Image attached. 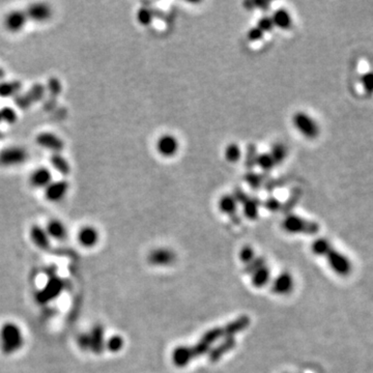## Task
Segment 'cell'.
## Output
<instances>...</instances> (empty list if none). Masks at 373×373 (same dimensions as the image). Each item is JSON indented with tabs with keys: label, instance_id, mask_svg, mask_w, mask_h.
Masks as SVG:
<instances>
[{
	"label": "cell",
	"instance_id": "6da1fadb",
	"mask_svg": "<svg viewBox=\"0 0 373 373\" xmlns=\"http://www.w3.org/2000/svg\"><path fill=\"white\" fill-rule=\"evenodd\" d=\"M312 251L318 256H325L330 268L340 277H348L353 271L351 259L331 245L327 238H317L312 244Z\"/></svg>",
	"mask_w": 373,
	"mask_h": 373
},
{
	"label": "cell",
	"instance_id": "7a4b0ae2",
	"mask_svg": "<svg viewBox=\"0 0 373 373\" xmlns=\"http://www.w3.org/2000/svg\"><path fill=\"white\" fill-rule=\"evenodd\" d=\"M25 343L22 329L15 323H5L0 328V350L4 355L19 352Z\"/></svg>",
	"mask_w": 373,
	"mask_h": 373
},
{
	"label": "cell",
	"instance_id": "3957f363",
	"mask_svg": "<svg viewBox=\"0 0 373 373\" xmlns=\"http://www.w3.org/2000/svg\"><path fill=\"white\" fill-rule=\"evenodd\" d=\"M78 346L83 352H91L96 355L102 354L106 350L105 331L103 326L97 325L88 333H82L77 339Z\"/></svg>",
	"mask_w": 373,
	"mask_h": 373
},
{
	"label": "cell",
	"instance_id": "277c9868",
	"mask_svg": "<svg viewBox=\"0 0 373 373\" xmlns=\"http://www.w3.org/2000/svg\"><path fill=\"white\" fill-rule=\"evenodd\" d=\"M28 152L22 146L11 145L0 150V166L4 168L18 167L27 161Z\"/></svg>",
	"mask_w": 373,
	"mask_h": 373
},
{
	"label": "cell",
	"instance_id": "5b68a950",
	"mask_svg": "<svg viewBox=\"0 0 373 373\" xmlns=\"http://www.w3.org/2000/svg\"><path fill=\"white\" fill-rule=\"evenodd\" d=\"M71 189L70 182L65 178L53 180L47 188L43 191L44 197L48 202L59 203L68 196Z\"/></svg>",
	"mask_w": 373,
	"mask_h": 373
},
{
	"label": "cell",
	"instance_id": "8992f818",
	"mask_svg": "<svg viewBox=\"0 0 373 373\" xmlns=\"http://www.w3.org/2000/svg\"><path fill=\"white\" fill-rule=\"evenodd\" d=\"M28 22L25 10L20 8H14L6 11L2 19L3 28L11 34H17L23 31Z\"/></svg>",
	"mask_w": 373,
	"mask_h": 373
},
{
	"label": "cell",
	"instance_id": "52a82bcc",
	"mask_svg": "<svg viewBox=\"0 0 373 373\" xmlns=\"http://www.w3.org/2000/svg\"><path fill=\"white\" fill-rule=\"evenodd\" d=\"M292 123L301 135L308 139H314L319 135V127L314 119L305 112H297L292 117Z\"/></svg>",
	"mask_w": 373,
	"mask_h": 373
},
{
	"label": "cell",
	"instance_id": "ba28073f",
	"mask_svg": "<svg viewBox=\"0 0 373 373\" xmlns=\"http://www.w3.org/2000/svg\"><path fill=\"white\" fill-rule=\"evenodd\" d=\"M284 230L289 233H305V234H314L318 231V225L314 222L305 220L299 216L289 215L285 218L282 223Z\"/></svg>",
	"mask_w": 373,
	"mask_h": 373
},
{
	"label": "cell",
	"instance_id": "9c48e42d",
	"mask_svg": "<svg viewBox=\"0 0 373 373\" xmlns=\"http://www.w3.org/2000/svg\"><path fill=\"white\" fill-rule=\"evenodd\" d=\"M29 22L43 24L48 22L53 16V8L47 2H32L24 8Z\"/></svg>",
	"mask_w": 373,
	"mask_h": 373
},
{
	"label": "cell",
	"instance_id": "30bf717a",
	"mask_svg": "<svg viewBox=\"0 0 373 373\" xmlns=\"http://www.w3.org/2000/svg\"><path fill=\"white\" fill-rule=\"evenodd\" d=\"M35 142L39 148L52 154H59L64 149L63 139L53 132H41L35 137Z\"/></svg>",
	"mask_w": 373,
	"mask_h": 373
},
{
	"label": "cell",
	"instance_id": "8fae6325",
	"mask_svg": "<svg viewBox=\"0 0 373 373\" xmlns=\"http://www.w3.org/2000/svg\"><path fill=\"white\" fill-rule=\"evenodd\" d=\"M54 180L53 171L50 167L38 166L31 170L28 177V183L31 188L44 191L50 183Z\"/></svg>",
	"mask_w": 373,
	"mask_h": 373
},
{
	"label": "cell",
	"instance_id": "7c38bea8",
	"mask_svg": "<svg viewBox=\"0 0 373 373\" xmlns=\"http://www.w3.org/2000/svg\"><path fill=\"white\" fill-rule=\"evenodd\" d=\"M156 149L162 157L171 158L178 154L180 150V142L176 136L165 134L158 139Z\"/></svg>",
	"mask_w": 373,
	"mask_h": 373
},
{
	"label": "cell",
	"instance_id": "4fadbf2b",
	"mask_svg": "<svg viewBox=\"0 0 373 373\" xmlns=\"http://www.w3.org/2000/svg\"><path fill=\"white\" fill-rule=\"evenodd\" d=\"M77 238L82 247L93 248L100 241V232L95 226L84 225L79 229Z\"/></svg>",
	"mask_w": 373,
	"mask_h": 373
},
{
	"label": "cell",
	"instance_id": "5bb4252c",
	"mask_svg": "<svg viewBox=\"0 0 373 373\" xmlns=\"http://www.w3.org/2000/svg\"><path fill=\"white\" fill-rule=\"evenodd\" d=\"M249 265V272L253 273L252 276V282L256 287H262L264 284L268 283L270 279V272L268 268L263 264L262 260L257 259V265L256 260L254 262H251Z\"/></svg>",
	"mask_w": 373,
	"mask_h": 373
},
{
	"label": "cell",
	"instance_id": "9a60e30c",
	"mask_svg": "<svg viewBox=\"0 0 373 373\" xmlns=\"http://www.w3.org/2000/svg\"><path fill=\"white\" fill-rule=\"evenodd\" d=\"M44 228L51 239L62 241V239L68 236V227L59 219L49 220Z\"/></svg>",
	"mask_w": 373,
	"mask_h": 373
},
{
	"label": "cell",
	"instance_id": "2e32d148",
	"mask_svg": "<svg viewBox=\"0 0 373 373\" xmlns=\"http://www.w3.org/2000/svg\"><path fill=\"white\" fill-rule=\"evenodd\" d=\"M29 237L32 244L39 250H47L50 247L51 238L42 226L32 225L29 229Z\"/></svg>",
	"mask_w": 373,
	"mask_h": 373
},
{
	"label": "cell",
	"instance_id": "e0dca14e",
	"mask_svg": "<svg viewBox=\"0 0 373 373\" xmlns=\"http://www.w3.org/2000/svg\"><path fill=\"white\" fill-rule=\"evenodd\" d=\"M50 164L53 170L57 171L61 178H65L70 175L71 172V164L69 160L66 159L61 153L59 154H52L50 158Z\"/></svg>",
	"mask_w": 373,
	"mask_h": 373
},
{
	"label": "cell",
	"instance_id": "ac0fdd59",
	"mask_svg": "<svg viewBox=\"0 0 373 373\" xmlns=\"http://www.w3.org/2000/svg\"><path fill=\"white\" fill-rule=\"evenodd\" d=\"M149 260L154 265H168L175 261V253L168 249H157L151 253Z\"/></svg>",
	"mask_w": 373,
	"mask_h": 373
},
{
	"label": "cell",
	"instance_id": "d6986e66",
	"mask_svg": "<svg viewBox=\"0 0 373 373\" xmlns=\"http://www.w3.org/2000/svg\"><path fill=\"white\" fill-rule=\"evenodd\" d=\"M294 287V280L289 274L283 273L278 276L273 284V290L279 295H286L292 290Z\"/></svg>",
	"mask_w": 373,
	"mask_h": 373
},
{
	"label": "cell",
	"instance_id": "ffe728a7",
	"mask_svg": "<svg viewBox=\"0 0 373 373\" xmlns=\"http://www.w3.org/2000/svg\"><path fill=\"white\" fill-rule=\"evenodd\" d=\"M274 23V27L279 29H289L292 25V18L289 14V11L284 8H279L275 10L273 16L271 17Z\"/></svg>",
	"mask_w": 373,
	"mask_h": 373
},
{
	"label": "cell",
	"instance_id": "44dd1931",
	"mask_svg": "<svg viewBox=\"0 0 373 373\" xmlns=\"http://www.w3.org/2000/svg\"><path fill=\"white\" fill-rule=\"evenodd\" d=\"M237 200L234 195H224L219 201V209L226 215H234L237 209Z\"/></svg>",
	"mask_w": 373,
	"mask_h": 373
},
{
	"label": "cell",
	"instance_id": "7402d4cb",
	"mask_svg": "<svg viewBox=\"0 0 373 373\" xmlns=\"http://www.w3.org/2000/svg\"><path fill=\"white\" fill-rule=\"evenodd\" d=\"M192 349L189 348H179L173 352L172 359L173 362L178 366H186L192 360Z\"/></svg>",
	"mask_w": 373,
	"mask_h": 373
},
{
	"label": "cell",
	"instance_id": "603a6c76",
	"mask_svg": "<svg viewBox=\"0 0 373 373\" xmlns=\"http://www.w3.org/2000/svg\"><path fill=\"white\" fill-rule=\"evenodd\" d=\"M243 204H244L245 216L251 220L256 219L258 216V208H259V203L256 199L248 197L243 202Z\"/></svg>",
	"mask_w": 373,
	"mask_h": 373
},
{
	"label": "cell",
	"instance_id": "cb8c5ba5",
	"mask_svg": "<svg viewBox=\"0 0 373 373\" xmlns=\"http://www.w3.org/2000/svg\"><path fill=\"white\" fill-rule=\"evenodd\" d=\"M60 290H61V282H59V280H55V281H52V282L49 281V284L46 286V288L43 291H41V294H39L38 300H41V301L42 299L50 300L54 296L58 295Z\"/></svg>",
	"mask_w": 373,
	"mask_h": 373
},
{
	"label": "cell",
	"instance_id": "d4e9b609",
	"mask_svg": "<svg viewBox=\"0 0 373 373\" xmlns=\"http://www.w3.org/2000/svg\"><path fill=\"white\" fill-rule=\"evenodd\" d=\"M224 156L229 163H236L242 157V152L236 143H230L226 146Z\"/></svg>",
	"mask_w": 373,
	"mask_h": 373
},
{
	"label": "cell",
	"instance_id": "484cf974",
	"mask_svg": "<svg viewBox=\"0 0 373 373\" xmlns=\"http://www.w3.org/2000/svg\"><path fill=\"white\" fill-rule=\"evenodd\" d=\"M272 158L274 159V161L276 165L282 163L284 160L287 157V149L285 148V145L282 143H276L273 145V148L270 152Z\"/></svg>",
	"mask_w": 373,
	"mask_h": 373
},
{
	"label": "cell",
	"instance_id": "4316f807",
	"mask_svg": "<svg viewBox=\"0 0 373 373\" xmlns=\"http://www.w3.org/2000/svg\"><path fill=\"white\" fill-rule=\"evenodd\" d=\"M256 165L264 171H269L276 166V163L270 153H263L257 155Z\"/></svg>",
	"mask_w": 373,
	"mask_h": 373
},
{
	"label": "cell",
	"instance_id": "83f0119b",
	"mask_svg": "<svg viewBox=\"0 0 373 373\" xmlns=\"http://www.w3.org/2000/svg\"><path fill=\"white\" fill-rule=\"evenodd\" d=\"M125 345L124 339L119 335L111 336L108 340H106V350H108L111 353H118L122 351Z\"/></svg>",
	"mask_w": 373,
	"mask_h": 373
},
{
	"label": "cell",
	"instance_id": "f1b7e54d",
	"mask_svg": "<svg viewBox=\"0 0 373 373\" xmlns=\"http://www.w3.org/2000/svg\"><path fill=\"white\" fill-rule=\"evenodd\" d=\"M136 19L141 26H149L153 22L154 16L151 9L146 7H141L137 11Z\"/></svg>",
	"mask_w": 373,
	"mask_h": 373
},
{
	"label": "cell",
	"instance_id": "f546056e",
	"mask_svg": "<svg viewBox=\"0 0 373 373\" xmlns=\"http://www.w3.org/2000/svg\"><path fill=\"white\" fill-rule=\"evenodd\" d=\"M0 118L3 119L4 122L8 124H12L16 121L17 116H16V112L10 107H4V109H2L1 112H0Z\"/></svg>",
	"mask_w": 373,
	"mask_h": 373
},
{
	"label": "cell",
	"instance_id": "4dcf8cb0",
	"mask_svg": "<svg viewBox=\"0 0 373 373\" xmlns=\"http://www.w3.org/2000/svg\"><path fill=\"white\" fill-rule=\"evenodd\" d=\"M257 27L264 33L271 31L274 28V23L272 21L271 17H262L257 24Z\"/></svg>",
	"mask_w": 373,
	"mask_h": 373
},
{
	"label": "cell",
	"instance_id": "1f68e13d",
	"mask_svg": "<svg viewBox=\"0 0 373 373\" xmlns=\"http://www.w3.org/2000/svg\"><path fill=\"white\" fill-rule=\"evenodd\" d=\"M239 256H241V259L245 263L249 264L254 260V252H253V250L250 247H246L241 251V254H239Z\"/></svg>",
	"mask_w": 373,
	"mask_h": 373
},
{
	"label": "cell",
	"instance_id": "d6a6232c",
	"mask_svg": "<svg viewBox=\"0 0 373 373\" xmlns=\"http://www.w3.org/2000/svg\"><path fill=\"white\" fill-rule=\"evenodd\" d=\"M263 34L264 33L256 26V27H253V28H251L249 30V32H248V38L250 39L251 42H256V41H259V39L262 38Z\"/></svg>",
	"mask_w": 373,
	"mask_h": 373
},
{
	"label": "cell",
	"instance_id": "836d02e7",
	"mask_svg": "<svg viewBox=\"0 0 373 373\" xmlns=\"http://www.w3.org/2000/svg\"><path fill=\"white\" fill-rule=\"evenodd\" d=\"M247 182L253 188H258L261 184V179L259 176L255 175V173H250V175L247 176Z\"/></svg>",
	"mask_w": 373,
	"mask_h": 373
},
{
	"label": "cell",
	"instance_id": "e575fe53",
	"mask_svg": "<svg viewBox=\"0 0 373 373\" xmlns=\"http://www.w3.org/2000/svg\"><path fill=\"white\" fill-rule=\"evenodd\" d=\"M264 205H265L266 208L270 209V210H277L279 208V206H280L279 201L277 200L276 198H270V199H268V200L265 201Z\"/></svg>",
	"mask_w": 373,
	"mask_h": 373
}]
</instances>
